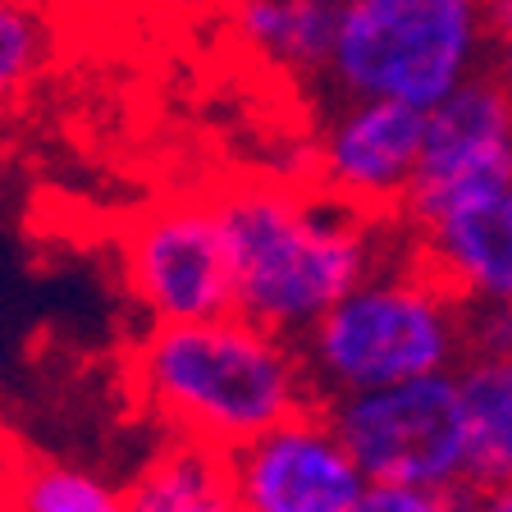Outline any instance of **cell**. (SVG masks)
Listing matches in <instances>:
<instances>
[{
	"instance_id": "obj_1",
	"label": "cell",
	"mask_w": 512,
	"mask_h": 512,
	"mask_svg": "<svg viewBox=\"0 0 512 512\" xmlns=\"http://www.w3.org/2000/svg\"><path fill=\"white\" fill-rule=\"evenodd\" d=\"M215 206L234 261V311L288 339H302L407 238L403 220L352 211L316 183H238Z\"/></svg>"
},
{
	"instance_id": "obj_2",
	"label": "cell",
	"mask_w": 512,
	"mask_h": 512,
	"mask_svg": "<svg viewBox=\"0 0 512 512\" xmlns=\"http://www.w3.org/2000/svg\"><path fill=\"white\" fill-rule=\"evenodd\" d=\"M142 403L174 439L234 453L279 421L316 407L302 343L224 311L188 325H151L133 357Z\"/></svg>"
},
{
	"instance_id": "obj_3",
	"label": "cell",
	"mask_w": 512,
	"mask_h": 512,
	"mask_svg": "<svg viewBox=\"0 0 512 512\" xmlns=\"http://www.w3.org/2000/svg\"><path fill=\"white\" fill-rule=\"evenodd\" d=\"M316 398L453 375L467 362V302L412 252L398 247L302 334Z\"/></svg>"
},
{
	"instance_id": "obj_4",
	"label": "cell",
	"mask_w": 512,
	"mask_h": 512,
	"mask_svg": "<svg viewBox=\"0 0 512 512\" xmlns=\"http://www.w3.org/2000/svg\"><path fill=\"white\" fill-rule=\"evenodd\" d=\"M499 28L485 0H339L320 96L435 110L490 74Z\"/></svg>"
},
{
	"instance_id": "obj_5",
	"label": "cell",
	"mask_w": 512,
	"mask_h": 512,
	"mask_svg": "<svg viewBox=\"0 0 512 512\" xmlns=\"http://www.w3.org/2000/svg\"><path fill=\"white\" fill-rule=\"evenodd\" d=\"M325 412L371 485L467 490V412L458 371L330 398Z\"/></svg>"
},
{
	"instance_id": "obj_6",
	"label": "cell",
	"mask_w": 512,
	"mask_h": 512,
	"mask_svg": "<svg viewBox=\"0 0 512 512\" xmlns=\"http://www.w3.org/2000/svg\"><path fill=\"white\" fill-rule=\"evenodd\" d=\"M124 275L151 325H188L234 311V261L215 197L151 206L124 238Z\"/></svg>"
},
{
	"instance_id": "obj_7",
	"label": "cell",
	"mask_w": 512,
	"mask_h": 512,
	"mask_svg": "<svg viewBox=\"0 0 512 512\" xmlns=\"http://www.w3.org/2000/svg\"><path fill=\"white\" fill-rule=\"evenodd\" d=\"M426 147V110L398 101H325L307 147L311 179L334 202L403 220Z\"/></svg>"
},
{
	"instance_id": "obj_8",
	"label": "cell",
	"mask_w": 512,
	"mask_h": 512,
	"mask_svg": "<svg viewBox=\"0 0 512 512\" xmlns=\"http://www.w3.org/2000/svg\"><path fill=\"white\" fill-rule=\"evenodd\" d=\"M243 512H357L366 485L325 403L229 453Z\"/></svg>"
},
{
	"instance_id": "obj_9",
	"label": "cell",
	"mask_w": 512,
	"mask_h": 512,
	"mask_svg": "<svg viewBox=\"0 0 512 512\" xmlns=\"http://www.w3.org/2000/svg\"><path fill=\"white\" fill-rule=\"evenodd\" d=\"M494 183H512V96L494 74H480L426 110L421 174L403 220Z\"/></svg>"
},
{
	"instance_id": "obj_10",
	"label": "cell",
	"mask_w": 512,
	"mask_h": 512,
	"mask_svg": "<svg viewBox=\"0 0 512 512\" xmlns=\"http://www.w3.org/2000/svg\"><path fill=\"white\" fill-rule=\"evenodd\" d=\"M412 252L462 302H512V183L467 192L403 220Z\"/></svg>"
},
{
	"instance_id": "obj_11",
	"label": "cell",
	"mask_w": 512,
	"mask_h": 512,
	"mask_svg": "<svg viewBox=\"0 0 512 512\" xmlns=\"http://www.w3.org/2000/svg\"><path fill=\"white\" fill-rule=\"evenodd\" d=\"M339 28V0H243L229 10V42L270 78L325 83Z\"/></svg>"
},
{
	"instance_id": "obj_12",
	"label": "cell",
	"mask_w": 512,
	"mask_h": 512,
	"mask_svg": "<svg viewBox=\"0 0 512 512\" xmlns=\"http://www.w3.org/2000/svg\"><path fill=\"white\" fill-rule=\"evenodd\" d=\"M128 512H243L229 453L197 439L160 444L124 485Z\"/></svg>"
},
{
	"instance_id": "obj_13",
	"label": "cell",
	"mask_w": 512,
	"mask_h": 512,
	"mask_svg": "<svg viewBox=\"0 0 512 512\" xmlns=\"http://www.w3.org/2000/svg\"><path fill=\"white\" fill-rule=\"evenodd\" d=\"M458 389L467 412V490L512 485V362L467 357Z\"/></svg>"
},
{
	"instance_id": "obj_14",
	"label": "cell",
	"mask_w": 512,
	"mask_h": 512,
	"mask_svg": "<svg viewBox=\"0 0 512 512\" xmlns=\"http://www.w3.org/2000/svg\"><path fill=\"white\" fill-rule=\"evenodd\" d=\"M0 512H128V490L64 458H5Z\"/></svg>"
},
{
	"instance_id": "obj_15",
	"label": "cell",
	"mask_w": 512,
	"mask_h": 512,
	"mask_svg": "<svg viewBox=\"0 0 512 512\" xmlns=\"http://www.w3.org/2000/svg\"><path fill=\"white\" fill-rule=\"evenodd\" d=\"M60 32L42 0H0V110L19 106L51 69Z\"/></svg>"
},
{
	"instance_id": "obj_16",
	"label": "cell",
	"mask_w": 512,
	"mask_h": 512,
	"mask_svg": "<svg viewBox=\"0 0 512 512\" xmlns=\"http://www.w3.org/2000/svg\"><path fill=\"white\" fill-rule=\"evenodd\" d=\"M357 512H471L467 490H421V485H366Z\"/></svg>"
},
{
	"instance_id": "obj_17",
	"label": "cell",
	"mask_w": 512,
	"mask_h": 512,
	"mask_svg": "<svg viewBox=\"0 0 512 512\" xmlns=\"http://www.w3.org/2000/svg\"><path fill=\"white\" fill-rule=\"evenodd\" d=\"M467 357L512 362V302H467Z\"/></svg>"
},
{
	"instance_id": "obj_18",
	"label": "cell",
	"mask_w": 512,
	"mask_h": 512,
	"mask_svg": "<svg viewBox=\"0 0 512 512\" xmlns=\"http://www.w3.org/2000/svg\"><path fill=\"white\" fill-rule=\"evenodd\" d=\"M471 512H512V485H480L467 490Z\"/></svg>"
},
{
	"instance_id": "obj_19",
	"label": "cell",
	"mask_w": 512,
	"mask_h": 512,
	"mask_svg": "<svg viewBox=\"0 0 512 512\" xmlns=\"http://www.w3.org/2000/svg\"><path fill=\"white\" fill-rule=\"evenodd\" d=\"M490 74L503 83V92L512 96V32H499L494 42V60H490Z\"/></svg>"
},
{
	"instance_id": "obj_20",
	"label": "cell",
	"mask_w": 512,
	"mask_h": 512,
	"mask_svg": "<svg viewBox=\"0 0 512 512\" xmlns=\"http://www.w3.org/2000/svg\"><path fill=\"white\" fill-rule=\"evenodd\" d=\"M490 5V19L499 32H512V0H485Z\"/></svg>"
},
{
	"instance_id": "obj_21",
	"label": "cell",
	"mask_w": 512,
	"mask_h": 512,
	"mask_svg": "<svg viewBox=\"0 0 512 512\" xmlns=\"http://www.w3.org/2000/svg\"><path fill=\"white\" fill-rule=\"evenodd\" d=\"M220 5H229V10H234V5H243V0H220Z\"/></svg>"
},
{
	"instance_id": "obj_22",
	"label": "cell",
	"mask_w": 512,
	"mask_h": 512,
	"mask_svg": "<svg viewBox=\"0 0 512 512\" xmlns=\"http://www.w3.org/2000/svg\"><path fill=\"white\" fill-rule=\"evenodd\" d=\"M0 471H5V458H0Z\"/></svg>"
}]
</instances>
